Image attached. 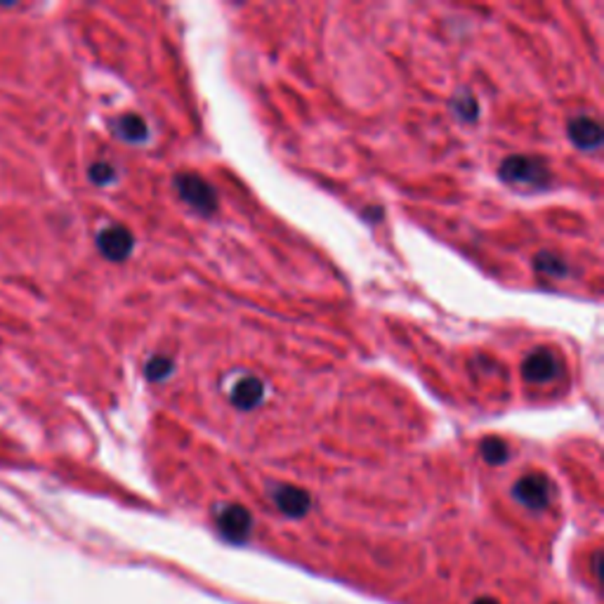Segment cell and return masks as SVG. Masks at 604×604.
Returning <instances> with one entry per match:
<instances>
[{"mask_svg":"<svg viewBox=\"0 0 604 604\" xmlns=\"http://www.w3.org/2000/svg\"><path fill=\"white\" fill-rule=\"evenodd\" d=\"M473 604H501V602H498V599H494V598H477Z\"/></svg>","mask_w":604,"mask_h":604,"instance_id":"16","label":"cell"},{"mask_svg":"<svg viewBox=\"0 0 604 604\" xmlns=\"http://www.w3.org/2000/svg\"><path fill=\"white\" fill-rule=\"evenodd\" d=\"M232 406L239 411H253L265 401V382L255 376H241L239 380L232 382L227 392Z\"/></svg>","mask_w":604,"mask_h":604,"instance_id":"8","label":"cell"},{"mask_svg":"<svg viewBox=\"0 0 604 604\" xmlns=\"http://www.w3.org/2000/svg\"><path fill=\"white\" fill-rule=\"evenodd\" d=\"M451 111H453V116H456L458 120H463V123H474L479 116L477 98H474L470 90H458L456 95H453V99H451Z\"/></svg>","mask_w":604,"mask_h":604,"instance_id":"11","label":"cell"},{"mask_svg":"<svg viewBox=\"0 0 604 604\" xmlns=\"http://www.w3.org/2000/svg\"><path fill=\"white\" fill-rule=\"evenodd\" d=\"M479 453H482V458H484L489 465H503V463L510 458L507 444L501 437H486L484 442L479 444Z\"/></svg>","mask_w":604,"mask_h":604,"instance_id":"12","label":"cell"},{"mask_svg":"<svg viewBox=\"0 0 604 604\" xmlns=\"http://www.w3.org/2000/svg\"><path fill=\"white\" fill-rule=\"evenodd\" d=\"M534 267L541 274H546V276H550V279H559V276L567 274V263L559 255H555V253H538L534 257Z\"/></svg>","mask_w":604,"mask_h":604,"instance_id":"13","label":"cell"},{"mask_svg":"<svg viewBox=\"0 0 604 604\" xmlns=\"http://www.w3.org/2000/svg\"><path fill=\"white\" fill-rule=\"evenodd\" d=\"M172 370H175V364H172L171 357H166V354H156V357H151V359L147 361V366H144V376H147L151 382H161L166 380Z\"/></svg>","mask_w":604,"mask_h":604,"instance_id":"14","label":"cell"},{"mask_svg":"<svg viewBox=\"0 0 604 604\" xmlns=\"http://www.w3.org/2000/svg\"><path fill=\"white\" fill-rule=\"evenodd\" d=\"M175 189L180 199L201 215H213L217 211V192L196 172H180L175 177Z\"/></svg>","mask_w":604,"mask_h":604,"instance_id":"2","label":"cell"},{"mask_svg":"<svg viewBox=\"0 0 604 604\" xmlns=\"http://www.w3.org/2000/svg\"><path fill=\"white\" fill-rule=\"evenodd\" d=\"M498 177L505 184L522 189H534L541 192L550 184V171L541 159H531V156H507L498 168Z\"/></svg>","mask_w":604,"mask_h":604,"instance_id":"1","label":"cell"},{"mask_svg":"<svg viewBox=\"0 0 604 604\" xmlns=\"http://www.w3.org/2000/svg\"><path fill=\"white\" fill-rule=\"evenodd\" d=\"M98 248L109 263H123L130 257L135 239H132L130 229H126L123 224H109L98 232Z\"/></svg>","mask_w":604,"mask_h":604,"instance_id":"6","label":"cell"},{"mask_svg":"<svg viewBox=\"0 0 604 604\" xmlns=\"http://www.w3.org/2000/svg\"><path fill=\"white\" fill-rule=\"evenodd\" d=\"M513 496L519 505L529 507V510H546L553 501V484L541 473L525 474L515 482Z\"/></svg>","mask_w":604,"mask_h":604,"instance_id":"3","label":"cell"},{"mask_svg":"<svg viewBox=\"0 0 604 604\" xmlns=\"http://www.w3.org/2000/svg\"><path fill=\"white\" fill-rule=\"evenodd\" d=\"M90 180L95 184H99V187H107V184H111L116 180V168L111 166V163H107V161H98V163H92L90 166Z\"/></svg>","mask_w":604,"mask_h":604,"instance_id":"15","label":"cell"},{"mask_svg":"<svg viewBox=\"0 0 604 604\" xmlns=\"http://www.w3.org/2000/svg\"><path fill=\"white\" fill-rule=\"evenodd\" d=\"M272 501L279 513H284L286 517H293V519L305 517V515L309 513V507H312V496H309L307 491L293 484L274 486Z\"/></svg>","mask_w":604,"mask_h":604,"instance_id":"7","label":"cell"},{"mask_svg":"<svg viewBox=\"0 0 604 604\" xmlns=\"http://www.w3.org/2000/svg\"><path fill=\"white\" fill-rule=\"evenodd\" d=\"M111 130L119 140L128 144H140L149 137V126L147 120L140 114H123L116 120H111Z\"/></svg>","mask_w":604,"mask_h":604,"instance_id":"10","label":"cell"},{"mask_svg":"<svg viewBox=\"0 0 604 604\" xmlns=\"http://www.w3.org/2000/svg\"><path fill=\"white\" fill-rule=\"evenodd\" d=\"M215 525L229 543H245L251 538L253 531V515L244 505H224L217 510Z\"/></svg>","mask_w":604,"mask_h":604,"instance_id":"4","label":"cell"},{"mask_svg":"<svg viewBox=\"0 0 604 604\" xmlns=\"http://www.w3.org/2000/svg\"><path fill=\"white\" fill-rule=\"evenodd\" d=\"M567 135L581 151H598L602 147V126L593 116H574L567 126Z\"/></svg>","mask_w":604,"mask_h":604,"instance_id":"9","label":"cell"},{"mask_svg":"<svg viewBox=\"0 0 604 604\" xmlns=\"http://www.w3.org/2000/svg\"><path fill=\"white\" fill-rule=\"evenodd\" d=\"M522 376L534 385H546V382L562 376V361L547 348H536L522 361Z\"/></svg>","mask_w":604,"mask_h":604,"instance_id":"5","label":"cell"}]
</instances>
